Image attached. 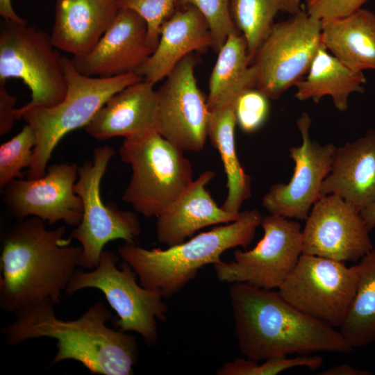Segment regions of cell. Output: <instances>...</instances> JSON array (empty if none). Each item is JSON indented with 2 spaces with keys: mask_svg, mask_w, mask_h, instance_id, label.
I'll return each instance as SVG.
<instances>
[{
  "mask_svg": "<svg viewBox=\"0 0 375 375\" xmlns=\"http://www.w3.org/2000/svg\"><path fill=\"white\" fill-rule=\"evenodd\" d=\"M65 233L64 226L49 230L34 216L18 219L6 233L0 260V307L5 312L16 314L47 299L60 303L82 253Z\"/></svg>",
  "mask_w": 375,
  "mask_h": 375,
  "instance_id": "obj_1",
  "label": "cell"
},
{
  "mask_svg": "<svg viewBox=\"0 0 375 375\" xmlns=\"http://www.w3.org/2000/svg\"><path fill=\"white\" fill-rule=\"evenodd\" d=\"M229 297L235 335L247 358L260 361L292 353H348L353 349L340 330L301 312L278 290L235 283Z\"/></svg>",
  "mask_w": 375,
  "mask_h": 375,
  "instance_id": "obj_2",
  "label": "cell"
},
{
  "mask_svg": "<svg viewBox=\"0 0 375 375\" xmlns=\"http://www.w3.org/2000/svg\"><path fill=\"white\" fill-rule=\"evenodd\" d=\"M55 304L47 299L16 313V319L1 328L6 344L16 346L42 337L56 340L51 365L67 360L81 362L91 374L131 375L138 358L134 335L109 328L112 312L96 301L80 317L62 320L55 314Z\"/></svg>",
  "mask_w": 375,
  "mask_h": 375,
  "instance_id": "obj_3",
  "label": "cell"
},
{
  "mask_svg": "<svg viewBox=\"0 0 375 375\" xmlns=\"http://www.w3.org/2000/svg\"><path fill=\"white\" fill-rule=\"evenodd\" d=\"M262 218L256 209L245 210L234 222L165 249H147L125 242L118 252L136 272L142 286L169 298L192 281L204 266L221 262L226 251L248 247Z\"/></svg>",
  "mask_w": 375,
  "mask_h": 375,
  "instance_id": "obj_4",
  "label": "cell"
},
{
  "mask_svg": "<svg viewBox=\"0 0 375 375\" xmlns=\"http://www.w3.org/2000/svg\"><path fill=\"white\" fill-rule=\"evenodd\" d=\"M62 65L67 92L59 103L15 110L16 120L24 119L35 135L28 179L45 174L53 151L67 133L85 126L113 94L143 80L135 72L110 78L88 76L80 73L67 57H62Z\"/></svg>",
  "mask_w": 375,
  "mask_h": 375,
  "instance_id": "obj_5",
  "label": "cell"
},
{
  "mask_svg": "<svg viewBox=\"0 0 375 375\" xmlns=\"http://www.w3.org/2000/svg\"><path fill=\"white\" fill-rule=\"evenodd\" d=\"M119 153L132 169L122 200L145 217H157L194 181L191 163L183 151L158 131L125 139Z\"/></svg>",
  "mask_w": 375,
  "mask_h": 375,
  "instance_id": "obj_6",
  "label": "cell"
},
{
  "mask_svg": "<svg viewBox=\"0 0 375 375\" xmlns=\"http://www.w3.org/2000/svg\"><path fill=\"white\" fill-rule=\"evenodd\" d=\"M117 262L115 253L103 251L95 268H77L65 292L72 295L87 288L101 290L117 315L115 326L137 333L147 345L154 346L158 340L157 320H167L168 306L159 292L137 283L138 275L128 262L123 261L118 268Z\"/></svg>",
  "mask_w": 375,
  "mask_h": 375,
  "instance_id": "obj_7",
  "label": "cell"
},
{
  "mask_svg": "<svg viewBox=\"0 0 375 375\" xmlns=\"http://www.w3.org/2000/svg\"><path fill=\"white\" fill-rule=\"evenodd\" d=\"M10 78L21 79L31 91V99L22 110L55 106L67 92L62 56L51 35L27 21L1 22L0 83Z\"/></svg>",
  "mask_w": 375,
  "mask_h": 375,
  "instance_id": "obj_8",
  "label": "cell"
},
{
  "mask_svg": "<svg viewBox=\"0 0 375 375\" xmlns=\"http://www.w3.org/2000/svg\"><path fill=\"white\" fill-rule=\"evenodd\" d=\"M114 155L112 147H99L94 151L93 162L85 161L78 167L74 191L82 200L83 212L70 238L81 243L80 267L88 270L98 265L108 242L115 240L135 242L141 233L140 221L135 212L121 210L115 204H106L101 199V181Z\"/></svg>",
  "mask_w": 375,
  "mask_h": 375,
  "instance_id": "obj_9",
  "label": "cell"
},
{
  "mask_svg": "<svg viewBox=\"0 0 375 375\" xmlns=\"http://www.w3.org/2000/svg\"><path fill=\"white\" fill-rule=\"evenodd\" d=\"M322 22L304 10L274 24L251 64L255 88L269 99H278L308 73L322 43Z\"/></svg>",
  "mask_w": 375,
  "mask_h": 375,
  "instance_id": "obj_10",
  "label": "cell"
},
{
  "mask_svg": "<svg viewBox=\"0 0 375 375\" xmlns=\"http://www.w3.org/2000/svg\"><path fill=\"white\" fill-rule=\"evenodd\" d=\"M358 265L302 253L294 269L277 290L301 312L333 327H340L354 297Z\"/></svg>",
  "mask_w": 375,
  "mask_h": 375,
  "instance_id": "obj_11",
  "label": "cell"
},
{
  "mask_svg": "<svg viewBox=\"0 0 375 375\" xmlns=\"http://www.w3.org/2000/svg\"><path fill=\"white\" fill-rule=\"evenodd\" d=\"M263 237L251 249L234 251V260L213 265L217 278L229 283H246L278 289L303 253L301 224L276 215L263 217Z\"/></svg>",
  "mask_w": 375,
  "mask_h": 375,
  "instance_id": "obj_12",
  "label": "cell"
},
{
  "mask_svg": "<svg viewBox=\"0 0 375 375\" xmlns=\"http://www.w3.org/2000/svg\"><path fill=\"white\" fill-rule=\"evenodd\" d=\"M195 53L183 58L158 88V132L182 151H201L208 138L209 110L199 88Z\"/></svg>",
  "mask_w": 375,
  "mask_h": 375,
  "instance_id": "obj_13",
  "label": "cell"
},
{
  "mask_svg": "<svg viewBox=\"0 0 375 375\" xmlns=\"http://www.w3.org/2000/svg\"><path fill=\"white\" fill-rule=\"evenodd\" d=\"M369 233L356 208L336 194L322 195L306 219L302 252L356 262L374 248Z\"/></svg>",
  "mask_w": 375,
  "mask_h": 375,
  "instance_id": "obj_14",
  "label": "cell"
},
{
  "mask_svg": "<svg viewBox=\"0 0 375 375\" xmlns=\"http://www.w3.org/2000/svg\"><path fill=\"white\" fill-rule=\"evenodd\" d=\"M302 144L289 149L294 162V174L288 183L273 185L262 197L263 207L272 215L306 220L314 203L322 196L324 180L331 171L335 147L321 145L311 140V119L303 112L297 121Z\"/></svg>",
  "mask_w": 375,
  "mask_h": 375,
  "instance_id": "obj_15",
  "label": "cell"
},
{
  "mask_svg": "<svg viewBox=\"0 0 375 375\" xmlns=\"http://www.w3.org/2000/svg\"><path fill=\"white\" fill-rule=\"evenodd\" d=\"M43 176L15 179L4 189L3 200L17 219L37 217L53 225L59 221L77 226L82 219L83 202L74 185L78 167L74 163L54 164Z\"/></svg>",
  "mask_w": 375,
  "mask_h": 375,
  "instance_id": "obj_16",
  "label": "cell"
},
{
  "mask_svg": "<svg viewBox=\"0 0 375 375\" xmlns=\"http://www.w3.org/2000/svg\"><path fill=\"white\" fill-rule=\"evenodd\" d=\"M153 52L144 19L132 10L119 8L95 47L72 60L82 74L110 78L135 72Z\"/></svg>",
  "mask_w": 375,
  "mask_h": 375,
  "instance_id": "obj_17",
  "label": "cell"
},
{
  "mask_svg": "<svg viewBox=\"0 0 375 375\" xmlns=\"http://www.w3.org/2000/svg\"><path fill=\"white\" fill-rule=\"evenodd\" d=\"M212 47L210 31L201 12L192 5L177 6L162 25L157 47L135 73L155 85L183 58L206 53Z\"/></svg>",
  "mask_w": 375,
  "mask_h": 375,
  "instance_id": "obj_18",
  "label": "cell"
},
{
  "mask_svg": "<svg viewBox=\"0 0 375 375\" xmlns=\"http://www.w3.org/2000/svg\"><path fill=\"white\" fill-rule=\"evenodd\" d=\"M153 85L143 79L113 94L85 126V131L105 140L158 131V97Z\"/></svg>",
  "mask_w": 375,
  "mask_h": 375,
  "instance_id": "obj_19",
  "label": "cell"
},
{
  "mask_svg": "<svg viewBox=\"0 0 375 375\" xmlns=\"http://www.w3.org/2000/svg\"><path fill=\"white\" fill-rule=\"evenodd\" d=\"M211 170L201 173L181 196L157 217L156 235L161 244L174 246L185 241L207 226L228 224L240 215L229 213L219 207L206 190L214 178Z\"/></svg>",
  "mask_w": 375,
  "mask_h": 375,
  "instance_id": "obj_20",
  "label": "cell"
},
{
  "mask_svg": "<svg viewBox=\"0 0 375 375\" xmlns=\"http://www.w3.org/2000/svg\"><path fill=\"white\" fill-rule=\"evenodd\" d=\"M321 192L340 197L359 212L375 201V131L335 148Z\"/></svg>",
  "mask_w": 375,
  "mask_h": 375,
  "instance_id": "obj_21",
  "label": "cell"
},
{
  "mask_svg": "<svg viewBox=\"0 0 375 375\" xmlns=\"http://www.w3.org/2000/svg\"><path fill=\"white\" fill-rule=\"evenodd\" d=\"M117 0H56L51 33L56 49L75 56L89 53L114 21Z\"/></svg>",
  "mask_w": 375,
  "mask_h": 375,
  "instance_id": "obj_22",
  "label": "cell"
},
{
  "mask_svg": "<svg viewBox=\"0 0 375 375\" xmlns=\"http://www.w3.org/2000/svg\"><path fill=\"white\" fill-rule=\"evenodd\" d=\"M322 22V43L351 69L375 70V15L360 8L344 17Z\"/></svg>",
  "mask_w": 375,
  "mask_h": 375,
  "instance_id": "obj_23",
  "label": "cell"
},
{
  "mask_svg": "<svg viewBox=\"0 0 375 375\" xmlns=\"http://www.w3.org/2000/svg\"><path fill=\"white\" fill-rule=\"evenodd\" d=\"M307 76L295 86L294 97L300 100L312 99L315 103L324 96H330L336 108H348V98L351 93L363 92L367 81L363 72L347 67L322 44L319 48Z\"/></svg>",
  "mask_w": 375,
  "mask_h": 375,
  "instance_id": "obj_24",
  "label": "cell"
},
{
  "mask_svg": "<svg viewBox=\"0 0 375 375\" xmlns=\"http://www.w3.org/2000/svg\"><path fill=\"white\" fill-rule=\"evenodd\" d=\"M217 53L209 78V111L235 104L241 94L255 88L256 84V70L250 63L242 33L229 35Z\"/></svg>",
  "mask_w": 375,
  "mask_h": 375,
  "instance_id": "obj_25",
  "label": "cell"
},
{
  "mask_svg": "<svg viewBox=\"0 0 375 375\" xmlns=\"http://www.w3.org/2000/svg\"><path fill=\"white\" fill-rule=\"evenodd\" d=\"M235 106L230 104L209 111L208 137L220 155L226 176L228 193L221 207L229 213L240 215L242 203L251 196V181L237 155Z\"/></svg>",
  "mask_w": 375,
  "mask_h": 375,
  "instance_id": "obj_26",
  "label": "cell"
},
{
  "mask_svg": "<svg viewBox=\"0 0 375 375\" xmlns=\"http://www.w3.org/2000/svg\"><path fill=\"white\" fill-rule=\"evenodd\" d=\"M359 274L354 297L347 315L339 328L353 348L375 342V249L358 264Z\"/></svg>",
  "mask_w": 375,
  "mask_h": 375,
  "instance_id": "obj_27",
  "label": "cell"
},
{
  "mask_svg": "<svg viewBox=\"0 0 375 375\" xmlns=\"http://www.w3.org/2000/svg\"><path fill=\"white\" fill-rule=\"evenodd\" d=\"M229 6L234 24L246 40L251 64L276 15L280 12L294 15L305 10L301 0H229Z\"/></svg>",
  "mask_w": 375,
  "mask_h": 375,
  "instance_id": "obj_28",
  "label": "cell"
},
{
  "mask_svg": "<svg viewBox=\"0 0 375 375\" xmlns=\"http://www.w3.org/2000/svg\"><path fill=\"white\" fill-rule=\"evenodd\" d=\"M259 364L256 360L249 358H238L225 362L219 367L217 375H276L287 369L294 367H307L314 371L323 363L319 356H301L294 358L275 356L264 360Z\"/></svg>",
  "mask_w": 375,
  "mask_h": 375,
  "instance_id": "obj_29",
  "label": "cell"
},
{
  "mask_svg": "<svg viewBox=\"0 0 375 375\" xmlns=\"http://www.w3.org/2000/svg\"><path fill=\"white\" fill-rule=\"evenodd\" d=\"M35 144L33 128L27 124L22 130L0 147V187L4 188L22 177V170L29 168Z\"/></svg>",
  "mask_w": 375,
  "mask_h": 375,
  "instance_id": "obj_30",
  "label": "cell"
},
{
  "mask_svg": "<svg viewBox=\"0 0 375 375\" xmlns=\"http://www.w3.org/2000/svg\"><path fill=\"white\" fill-rule=\"evenodd\" d=\"M192 5L205 17L212 36V49L218 53L229 35L240 34L232 19L229 0H178L177 6Z\"/></svg>",
  "mask_w": 375,
  "mask_h": 375,
  "instance_id": "obj_31",
  "label": "cell"
},
{
  "mask_svg": "<svg viewBox=\"0 0 375 375\" xmlns=\"http://www.w3.org/2000/svg\"><path fill=\"white\" fill-rule=\"evenodd\" d=\"M119 8H128L140 15L147 25L148 41L155 50L162 24L174 12L178 0H117Z\"/></svg>",
  "mask_w": 375,
  "mask_h": 375,
  "instance_id": "obj_32",
  "label": "cell"
},
{
  "mask_svg": "<svg viewBox=\"0 0 375 375\" xmlns=\"http://www.w3.org/2000/svg\"><path fill=\"white\" fill-rule=\"evenodd\" d=\"M267 98L256 88L244 91L235 106L237 124L246 133L257 131L265 122L269 106Z\"/></svg>",
  "mask_w": 375,
  "mask_h": 375,
  "instance_id": "obj_33",
  "label": "cell"
},
{
  "mask_svg": "<svg viewBox=\"0 0 375 375\" xmlns=\"http://www.w3.org/2000/svg\"><path fill=\"white\" fill-rule=\"evenodd\" d=\"M368 0H305L304 8L320 21L341 18L362 8Z\"/></svg>",
  "mask_w": 375,
  "mask_h": 375,
  "instance_id": "obj_34",
  "label": "cell"
},
{
  "mask_svg": "<svg viewBox=\"0 0 375 375\" xmlns=\"http://www.w3.org/2000/svg\"><path fill=\"white\" fill-rule=\"evenodd\" d=\"M17 97L10 94L5 87V83H0V135L9 133L16 120L15 105Z\"/></svg>",
  "mask_w": 375,
  "mask_h": 375,
  "instance_id": "obj_35",
  "label": "cell"
},
{
  "mask_svg": "<svg viewBox=\"0 0 375 375\" xmlns=\"http://www.w3.org/2000/svg\"><path fill=\"white\" fill-rule=\"evenodd\" d=\"M320 375H369L371 372L360 369L348 364H340L318 373Z\"/></svg>",
  "mask_w": 375,
  "mask_h": 375,
  "instance_id": "obj_36",
  "label": "cell"
},
{
  "mask_svg": "<svg viewBox=\"0 0 375 375\" xmlns=\"http://www.w3.org/2000/svg\"><path fill=\"white\" fill-rule=\"evenodd\" d=\"M0 15L3 19L17 22H24L26 20L19 17L14 10L11 0H0Z\"/></svg>",
  "mask_w": 375,
  "mask_h": 375,
  "instance_id": "obj_37",
  "label": "cell"
},
{
  "mask_svg": "<svg viewBox=\"0 0 375 375\" xmlns=\"http://www.w3.org/2000/svg\"><path fill=\"white\" fill-rule=\"evenodd\" d=\"M364 222L370 231L375 228V201L360 211Z\"/></svg>",
  "mask_w": 375,
  "mask_h": 375,
  "instance_id": "obj_38",
  "label": "cell"
}]
</instances>
